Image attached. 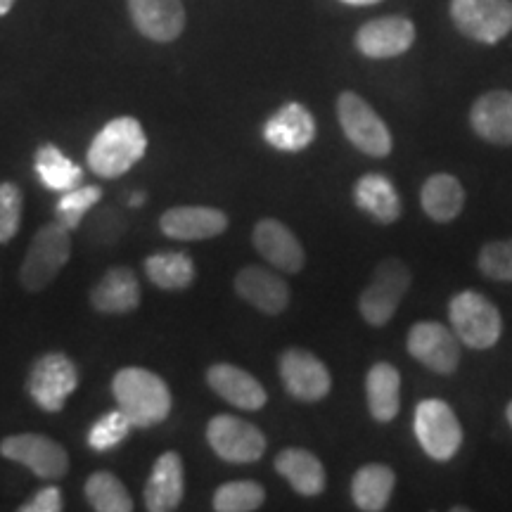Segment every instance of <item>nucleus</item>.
<instances>
[{"instance_id": "nucleus-1", "label": "nucleus", "mask_w": 512, "mask_h": 512, "mask_svg": "<svg viewBox=\"0 0 512 512\" xmlns=\"http://www.w3.org/2000/svg\"><path fill=\"white\" fill-rule=\"evenodd\" d=\"M112 394L133 427H155L171 413L169 387L152 370L121 368L112 380Z\"/></svg>"}, {"instance_id": "nucleus-2", "label": "nucleus", "mask_w": 512, "mask_h": 512, "mask_svg": "<svg viewBox=\"0 0 512 512\" xmlns=\"http://www.w3.org/2000/svg\"><path fill=\"white\" fill-rule=\"evenodd\" d=\"M147 136L138 119L119 117L93 138L88 147V166L100 178H119L145 157Z\"/></svg>"}, {"instance_id": "nucleus-3", "label": "nucleus", "mask_w": 512, "mask_h": 512, "mask_svg": "<svg viewBox=\"0 0 512 512\" xmlns=\"http://www.w3.org/2000/svg\"><path fill=\"white\" fill-rule=\"evenodd\" d=\"M448 320L460 342L475 351L496 347L503 335V318L498 306L475 290L460 292L448 302Z\"/></svg>"}, {"instance_id": "nucleus-4", "label": "nucleus", "mask_w": 512, "mask_h": 512, "mask_svg": "<svg viewBox=\"0 0 512 512\" xmlns=\"http://www.w3.org/2000/svg\"><path fill=\"white\" fill-rule=\"evenodd\" d=\"M67 226L60 221L46 223L38 228V233L31 240L24 256V264L19 268V280H22L27 292H43L60 271L67 266L69 256H72V238H69Z\"/></svg>"}, {"instance_id": "nucleus-5", "label": "nucleus", "mask_w": 512, "mask_h": 512, "mask_svg": "<svg viewBox=\"0 0 512 512\" xmlns=\"http://www.w3.org/2000/svg\"><path fill=\"white\" fill-rule=\"evenodd\" d=\"M411 283V268L403 264L401 259H396V256L384 259L375 268L373 278H370L366 290L361 292V299H358V311H361L363 320L373 328H384L394 318L406 292L411 290Z\"/></svg>"}, {"instance_id": "nucleus-6", "label": "nucleus", "mask_w": 512, "mask_h": 512, "mask_svg": "<svg viewBox=\"0 0 512 512\" xmlns=\"http://www.w3.org/2000/svg\"><path fill=\"white\" fill-rule=\"evenodd\" d=\"M413 430L422 451L437 463L453 460L463 446V427H460L458 415L441 399H425L418 403L413 415Z\"/></svg>"}, {"instance_id": "nucleus-7", "label": "nucleus", "mask_w": 512, "mask_h": 512, "mask_svg": "<svg viewBox=\"0 0 512 512\" xmlns=\"http://www.w3.org/2000/svg\"><path fill=\"white\" fill-rule=\"evenodd\" d=\"M337 119L349 143L358 147L363 155L380 159L392 152L394 140L387 124H384L380 114H377L358 93H339Z\"/></svg>"}, {"instance_id": "nucleus-8", "label": "nucleus", "mask_w": 512, "mask_h": 512, "mask_svg": "<svg viewBox=\"0 0 512 512\" xmlns=\"http://www.w3.org/2000/svg\"><path fill=\"white\" fill-rule=\"evenodd\" d=\"M76 387H79V370L72 358L60 351H50L38 358L27 377L31 401L46 413H60Z\"/></svg>"}, {"instance_id": "nucleus-9", "label": "nucleus", "mask_w": 512, "mask_h": 512, "mask_svg": "<svg viewBox=\"0 0 512 512\" xmlns=\"http://www.w3.org/2000/svg\"><path fill=\"white\" fill-rule=\"evenodd\" d=\"M451 19L460 34L496 46L512 31V0H451Z\"/></svg>"}, {"instance_id": "nucleus-10", "label": "nucleus", "mask_w": 512, "mask_h": 512, "mask_svg": "<svg viewBox=\"0 0 512 512\" xmlns=\"http://www.w3.org/2000/svg\"><path fill=\"white\" fill-rule=\"evenodd\" d=\"M207 441L216 456L233 465L256 463L266 451V437L259 427L228 413L209 420Z\"/></svg>"}, {"instance_id": "nucleus-11", "label": "nucleus", "mask_w": 512, "mask_h": 512, "mask_svg": "<svg viewBox=\"0 0 512 512\" xmlns=\"http://www.w3.org/2000/svg\"><path fill=\"white\" fill-rule=\"evenodd\" d=\"M408 354L437 375H453L460 366V342L453 330L437 320H420L408 330Z\"/></svg>"}, {"instance_id": "nucleus-12", "label": "nucleus", "mask_w": 512, "mask_h": 512, "mask_svg": "<svg viewBox=\"0 0 512 512\" xmlns=\"http://www.w3.org/2000/svg\"><path fill=\"white\" fill-rule=\"evenodd\" d=\"M0 456L29 467L36 477L57 482L67 475L69 456L67 451L43 434H12L0 441Z\"/></svg>"}, {"instance_id": "nucleus-13", "label": "nucleus", "mask_w": 512, "mask_h": 512, "mask_svg": "<svg viewBox=\"0 0 512 512\" xmlns=\"http://www.w3.org/2000/svg\"><path fill=\"white\" fill-rule=\"evenodd\" d=\"M280 377L287 394L304 403L323 401L332 389L330 370L306 349H287L280 356Z\"/></svg>"}, {"instance_id": "nucleus-14", "label": "nucleus", "mask_w": 512, "mask_h": 512, "mask_svg": "<svg viewBox=\"0 0 512 512\" xmlns=\"http://www.w3.org/2000/svg\"><path fill=\"white\" fill-rule=\"evenodd\" d=\"M415 43V24L408 17H377L356 31L358 53L370 60H392L408 53Z\"/></svg>"}, {"instance_id": "nucleus-15", "label": "nucleus", "mask_w": 512, "mask_h": 512, "mask_svg": "<svg viewBox=\"0 0 512 512\" xmlns=\"http://www.w3.org/2000/svg\"><path fill=\"white\" fill-rule=\"evenodd\" d=\"M252 242L268 264L283 273H299L306 264V252L297 235L278 219H261L252 230Z\"/></svg>"}, {"instance_id": "nucleus-16", "label": "nucleus", "mask_w": 512, "mask_h": 512, "mask_svg": "<svg viewBox=\"0 0 512 512\" xmlns=\"http://www.w3.org/2000/svg\"><path fill=\"white\" fill-rule=\"evenodd\" d=\"M133 24L155 43H171L185 29V8L181 0H126Z\"/></svg>"}, {"instance_id": "nucleus-17", "label": "nucleus", "mask_w": 512, "mask_h": 512, "mask_svg": "<svg viewBox=\"0 0 512 512\" xmlns=\"http://www.w3.org/2000/svg\"><path fill=\"white\" fill-rule=\"evenodd\" d=\"M316 138V119L302 102H287L266 121L264 140L280 152H302Z\"/></svg>"}, {"instance_id": "nucleus-18", "label": "nucleus", "mask_w": 512, "mask_h": 512, "mask_svg": "<svg viewBox=\"0 0 512 512\" xmlns=\"http://www.w3.org/2000/svg\"><path fill=\"white\" fill-rule=\"evenodd\" d=\"M159 228L174 240H211L226 233L228 216L214 207H174L164 211Z\"/></svg>"}, {"instance_id": "nucleus-19", "label": "nucleus", "mask_w": 512, "mask_h": 512, "mask_svg": "<svg viewBox=\"0 0 512 512\" xmlns=\"http://www.w3.org/2000/svg\"><path fill=\"white\" fill-rule=\"evenodd\" d=\"M470 126L484 143L512 145V91L479 95L470 110Z\"/></svg>"}, {"instance_id": "nucleus-20", "label": "nucleus", "mask_w": 512, "mask_h": 512, "mask_svg": "<svg viewBox=\"0 0 512 512\" xmlns=\"http://www.w3.org/2000/svg\"><path fill=\"white\" fill-rule=\"evenodd\" d=\"M235 292L268 316H278L290 306V287L285 280L259 266H247L235 275Z\"/></svg>"}, {"instance_id": "nucleus-21", "label": "nucleus", "mask_w": 512, "mask_h": 512, "mask_svg": "<svg viewBox=\"0 0 512 512\" xmlns=\"http://www.w3.org/2000/svg\"><path fill=\"white\" fill-rule=\"evenodd\" d=\"M207 384L223 401H228L235 408H242V411H259L268 401L266 389L261 387L259 380L249 375L247 370L230 366V363L211 366L207 370Z\"/></svg>"}, {"instance_id": "nucleus-22", "label": "nucleus", "mask_w": 512, "mask_h": 512, "mask_svg": "<svg viewBox=\"0 0 512 512\" xmlns=\"http://www.w3.org/2000/svg\"><path fill=\"white\" fill-rule=\"evenodd\" d=\"M185 479L183 460L176 451H166L152 465L145 484V508L150 512H171L183 501Z\"/></svg>"}, {"instance_id": "nucleus-23", "label": "nucleus", "mask_w": 512, "mask_h": 512, "mask_svg": "<svg viewBox=\"0 0 512 512\" xmlns=\"http://www.w3.org/2000/svg\"><path fill=\"white\" fill-rule=\"evenodd\" d=\"M91 304L100 313H131L140 306V283L131 268H110L91 292Z\"/></svg>"}, {"instance_id": "nucleus-24", "label": "nucleus", "mask_w": 512, "mask_h": 512, "mask_svg": "<svg viewBox=\"0 0 512 512\" xmlns=\"http://www.w3.org/2000/svg\"><path fill=\"white\" fill-rule=\"evenodd\" d=\"M356 207L377 223H396L401 219V197L394 183L382 174H366L354 185Z\"/></svg>"}, {"instance_id": "nucleus-25", "label": "nucleus", "mask_w": 512, "mask_h": 512, "mask_svg": "<svg viewBox=\"0 0 512 512\" xmlns=\"http://www.w3.org/2000/svg\"><path fill=\"white\" fill-rule=\"evenodd\" d=\"M275 470L283 475L297 494L306 498L320 496L325 491V467L320 460L306 448H285L275 458Z\"/></svg>"}, {"instance_id": "nucleus-26", "label": "nucleus", "mask_w": 512, "mask_h": 512, "mask_svg": "<svg viewBox=\"0 0 512 512\" xmlns=\"http://www.w3.org/2000/svg\"><path fill=\"white\" fill-rule=\"evenodd\" d=\"M368 411L373 420L392 422L401 408V375L392 363H375L366 375Z\"/></svg>"}, {"instance_id": "nucleus-27", "label": "nucleus", "mask_w": 512, "mask_h": 512, "mask_svg": "<svg viewBox=\"0 0 512 512\" xmlns=\"http://www.w3.org/2000/svg\"><path fill=\"white\" fill-rule=\"evenodd\" d=\"M420 204L432 221L451 223L465 207V188L456 176L434 174L422 185Z\"/></svg>"}, {"instance_id": "nucleus-28", "label": "nucleus", "mask_w": 512, "mask_h": 512, "mask_svg": "<svg viewBox=\"0 0 512 512\" xmlns=\"http://www.w3.org/2000/svg\"><path fill=\"white\" fill-rule=\"evenodd\" d=\"M396 475L389 465L368 463L351 479V498L356 508L363 512H380L387 508L389 498L394 494Z\"/></svg>"}, {"instance_id": "nucleus-29", "label": "nucleus", "mask_w": 512, "mask_h": 512, "mask_svg": "<svg viewBox=\"0 0 512 512\" xmlns=\"http://www.w3.org/2000/svg\"><path fill=\"white\" fill-rule=\"evenodd\" d=\"M145 273L159 290L178 292L190 287L195 280V261L185 252H157L147 256Z\"/></svg>"}, {"instance_id": "nucleus-30", "label": "nucleus", "mask_w": 512, "mask_h": 512, "mask_svg": "<svg viewBox=\"0 0 512 512\" xmlns=\"http://www.w3.org/2000/svg\"><path fill=\"white\" fill-rule=\"evenodd\" d=\"M34 169L41 183L46 185L48 190L55 192H67L79 188L83 171L81 166H76L72 159L64 157L60 152V147L55 145H41L36 150L34 157Z\"/></svg>"}, {"instance_id": "nucleus-31", "label": "nucleus", "mask_w": 512, "mask_h": 512, "mask_svg": "<svg viewBox=\"0 0 512 512\" xmlns=\"http://www.w3.org/2000/svg\"><path fill=\"white\" fill-rule=\"evenodd\" d=\"M86 498L98 512H131L133 501L126 486L112 472H95L86 482Z\"/></svg>"}, {"instance_id": "nucleus-32", "label": "nucleus", "mask_w": 512, "mask_h": 512, "mask_svg": "<svg viewBox=\"0 0 512 512\" xmlns=\"http://www.w3.org/2000/svg\"><path fill=\"white\" fill-rule=\"evenodd\" d=\"M266 501L264 486L256 482H228L216 489L214 510L219 512H252Z\"/></svg>"}, {"instance_id": "nucleus-33", "label": "nucleus", "mask_w": 512, "mask_h": 512, "mask_svg": "<svg viewBox=\"0 0 512 512\" xmlns=\"http://www.w3.org/2000/svg\"><path fill=\"white\" fill-rule=\"evenodd\" d=\"M100 200H102V190L98 185H86V188L67 190L55 207L57 221H60L62 226H67L69 230H76L81 226L83 216H86Z\"/></svg>"}, {"instance_id": "nucleus-34", "label": "nucleus", "mask_w": 512, "mask_h": 512, "mask_svg": "<svg viewBox=\"0 0 512 512\" xmlns=\"http://www.w3.org/2000/svg\"><path fill=\"white\" fill-rule=\"evenodd\" d=\"M131 427V420H128L119 408L112 413H105L91 427V432H88V446H91L93 451H110V448L119 446L121 441L128 437Z\"/></svg>"}, {"instance_id": "nucleus-35", "label": "nucleus", "mask_w": 512, "mask_h": 512, "mask_svg": "<svg viewBox=\"0 0 512 512\" xmlns=\"http://www.w3.org/2000/svg\"><path fill=\"white\" fill-rule=\"evenodd\" d=\"M477 266L486 278L512 283V238L486 242L479 252Z\"/></svg>"}, {"instance_id": "nucleus-36", "label": "nucleus", "mask_w": 512, "mask_h": 512, "mask_svg": "<svg viewBox=\"0 0 512 512\" xmlns=\"http://www.w3.org/2000/svg\"><path fill=\"white\" fill-rule=\"evenodd\" d=\"M24 197L15 183H0V245L10 242L22 226Z\"/></svg>"}, {"instance_id": "nucleus-37", "label": "nucleus", "mask_w": 512, "mask_h": 512, "mask_svg": "<svg viewBox=\"0 0 512 512\" xmlns=\"http://www.w3.org/2000/svg\"><path fill=\"white\" fill-rule=\"evenodd\" d=\"M121 233H124V219L114 209L100 211L91 223V238L100 245H112V242L119 240Z\"/></svg>"}, {"instance_id": "nucleus-38", "label": "nucleus", "mask_w": 512, "mask_h": 512, "mask_svg": "<svg viewBox=\"0 0 512 512\" xmlns=\"http://www.w3.org/2000/svg\"><path fill=\"white\" fill-rule=\"evenodd\" d=\"M22 512H60L62 510V491L57 486H46V489L36 491L27 503L19 508Z\"/></svg>"}, {"instance_id": "nucleus-39", "label": "nucleus", "mask_w": 512, "mask_h": 512, "mask_svg": "<svg viewBox=\"0 0 512 512\" xmlns=\"http://www.w3.org/2000/svg\"><path fill=\"white\" fill-rule=\"evenodd\" d=\"M339 3L354 5V8H366V5H375V3H380V0H339Z\"/></svg>"}, {"instance_id": "nucleus-40", "label": "nucleus", "mask_w": 512, "mask_h": 512, "mask_svg": "<svg viewBox=\"0 0 512 512\" xmlns=\"http://www.w3.org/2000/svg\"><path fill=\"white\" fill-rule=\"evenodd\" d=\"M143 202H145L143 192H133L131 200H128V204H131V207H140V204H143Z\"/></svg>"}, {"instance_id": "nucleus-41", "label": "nucleus", "mask_w": 512, "mask_h": 512, "mask_svg": "<svg viewBox=\"0 0 512 512\" xmlns=\"http://www.w3.org/2000/svg\"><path fill=\"white\" fill-rule=\"evenodd\" d=\"M12 5H15V0H0V17L8 15V12L12 10Z\"/></svg>"}, {"instance_id": "nucleus-42", "label": "nucleus", "mask_w": 512, "mask_h": 512, "mask_svg": "<svg viewBox=\"0 0 512 512\" xmlns=\"http://www.w3.org/2000/svg\"><path fill=\"white\" fill-rule=\"evenodd\" d=\"M505 420H508V425L512 427V401L505 406Z\"/></svg>"}]
</instances>
